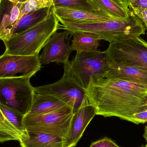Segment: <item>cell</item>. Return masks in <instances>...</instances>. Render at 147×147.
Listing matches in <instances>:
<instances>
[{"label":"cell","mask_w":147,"mask_h":147,"mask_svg":"<svg viewBox=\"0 0 147 147\" xmlns=\"http://www.w3.org/2000/svg\"><path fill=\"white\" fill-rule=\"evenodd\" d=\"M70 61L64 64V73L55 83L35 87V93L54 96L73 109H78L85 97L83 87L79 83L71 71Z\"/></svg>","instance_id":"7"},{"label":"cell","mask_w":147,"mask_h":147,"mask_svg":"<svg viewBox=\"0 0 147 147\" xmlns=\"http://www.w3.org/2000/svg\"><path fill=\"white\" fill-rule=\"evenodd\" d=\"M130 8L135 16L143 22L147 28V9L141 7H130Z\"/></svg>","instance_id":"25"},{"label":"cell","mask_w":147,"mask_h":147,"mask_svg":"<svg viewBox=\"0 0 147 147\" xmlns=\"http://www.w3.org/2000/svg\"><path fill=\"white\" fill-rule=\"evenodd\" d=\"M105 52L110 62L147 70V42L140 36L129 37L110 43Z\"/></svg>","instance_id":"6"},{"label":"cell","mask_w":147,"mask_h":147,"mask_svg":"<svg viewBox=\"0 0 147 147\" xmlns=\"http://www.w3.org/2000/svg\"><path fill=\"white\" fill-rule=\"evenodd\" d=\"M24 5L12 3L8 0H1L0 39L2 41L7 38L9 30L17 23Z\"/></svg>","instance_id":"14"},{"label":"cell","mask_w":147,"mask_h":147,"mask_svg":"<svg viewBox=\"0 0 147 147\" xmlns=\"http://www.w3.org/2000/svg\"><path fill=\"white\" fill-rule=\"evenodd\" d=\"M54 8L59 19L68 21L102 22L113 19L102 13L81 9L69 7H54Z\"/></svg>","instance_id":"13"},{"label":"cell","mask_w":147,"mask_h":147,"mask_svg":"<svg viewBox=\"0 0 147 147\" xmlns=\"http://www.w3.org/2000/svg\"><path fill=\"white\" fill-rule=\"evenodd\" d=\"M96 115V109L90 103L85 96L81 106L72 116L69 134L65 140L64 147L77 146L85 129Z\"/></svg>","instance_id":"11"},{"label":"cell","mask_w":147,"mask_h":147,"mask_svg":"<svg viewBox=\"0 0 147 147\" xmlns=\"http://www.w3.org/2000/svg\"><path fill=\"white\" fill-rule=\"evenodd\" d=\"M63 29L71 33L84 32L96 34L100 40L110 43L125 38L140 36L146 32L142 22L131 9L129 18L125 20L112 19L102 22L68 21L59 19Z\"/></svg>","instance_id":"2"},{"label":"cell","mask_w":147,"mask_h":147,"mask_svg":"<svg viewBox=\"0 0 147 147\" xmlns=\"http://www.w3.org/2000/svg\"><path fill=\"white\" fill-rule=\"evenodd\" d=\"M140 147H147V145H143V146H142Z\"/></svg>","instance_id":"29"},{"label":"cell","mask_w":147,"mask_h":147,"mask_svg":"<svg viewBox=\"0 0 147 147\" xmlns=\"http://www.w3.org/2000/svg\"><path fill=\"white\" fill-rule=\"evenodd\" d=\"M52 7L37 9L22 16L10 29L7 37L3 41L8 38L11 35L20 33L41 22L46 18Z\"/></svg>","instance_id":"18"},{"label":"cell","mask_w":147,"mask_h":147,"mask_svg":"<svg viewBox=\"0 0 147 147\" xmlns=\"http://www.w3.org/2000/svg\"><path fill=\"white\" fill-rule=\"evenodd\" d=\"M85 92L97 115L104 117L133 123L135 116L147 108V87L117 78L92 76Z\"/></svg>","instance_id":"1"},{"label":"cell","mask_w":147,"mask_h":147,"mask_svg":"<svg viewBox=\"0 0 147 147\" xmlns=\"http://www.w3.org/2000/svg\"><path fill=\"white\" fill-rule=\"evenodd\" d=\"M54 7H69L95 11L87 3L86 0H54Z\"/></svg>","instance_id":"23"},{"label":"cell","mask_w":147,"mask_h":147,"mask_svg":"<svg viewBox=\"0 0 147 147\" xmlns=\"http://www.w3.org/2000/svg\"><path fill=\"white\" fill-rule=\"evenodd\" d=\"M89 147H121L117 145L114 141L108 137L98 140L92 142Z\"/></svg>","instance_id":"24"},{"label":"cell","mask_w":147,"mask_h":147,"mask_svg":"<svg viewBox=\"0 0 147 147\" xmlns=\"http://www.w3.org/2000/svg\"><path fill=\"white\" fill-rule=\"evenodd\" d=\"M54 0H28L24 3L18 21L22 16L32 11L44 8L54 7Z\"/></svg>","instance_id":"22"},{"label":"cell","mask_w":147,"mask_h":147,"mask_svg":"<svg viewBox=\"0 0 147 147\" xmlns=\"http://www.w3.org/2000/svg\"><path fill=\"white\" fill-rule=\"evenodd\" d=\"M39 56H20L3 53L0 57V79L29 78L39 71Z\"/></svg>","instance_id":"9"},{"label":"cell","mask_w":147,"mask_h":147,"mask_svg":"<svg viewBox=\"0 0 147 147\" xmlns=\"http://www.w3.org/2000/svg\"><path fill=\"white\" fill-rule=\"evenodd\" d=\"M59 20L51 9L46 18L34 26L3 40L4 54L20 56H39L47 40L60 26Z\"/></svg>","instance_id":"3"},{"label":"cell","mask_w":147,"mask_h":147,"mask_svg":"<svg viewBox=\"0 0 147 147\" xmlns=\"http://www.w3.org/2000/svg\"><path fill=\"white\" fill-rule=\"evenodd\" d=\"M25 137L17 128L0 114V142L1 143L9 141H18L20 142Z\"/></svg>","instance_id":"20"},{"label":"cell","mask_w":147,"mask_h":147,"mask_svg":"<svg viewBox=\"0 0 147 147\" xmlns=\"http://www.w3.org/2000/svg\"><path fill=\"white\" fill-rule=\"evenodd\" d=\"M143 136H144V138L146 141V145H147V125L145 127V132H144Z\"/></svg>","instance_id":"28"},{"label":"cell","mask_w":147,"mask_h":147,"mask_svg":"<svg viewBox=\"0 0 147 147\" xmlns=\"http://www.w3.org/2000/svg\"><path fill=\"white\" fill-rule=\"evenodd\" d=\"M73 115L72 108L66 105L44 114H27L24 116L23 123L28 132L44 133L65 140L69 134Z\"/></svg>","instance_id":"4"},{"label":"cell","mask_w":147,"mask_h":147,"mask_svg":"<svg viewBox=\"0 0 147 147\" xmlns=\"http://www.w3.org/2000/svg\"><path fill=\"white\" fill-rule=\"evenodd\" d=\"M122 1L123 2H124V1H125V0H122ZM123 3H124V2H123Z\"/></svg>","instance_id":"31"},{"label":"cell","mask_w":147,"mask_h":147,"mask_svg":"<svg viewBox=\"0 0 147 147\" xmlns=\"http://www.w3.org/2000/svg\"><path fill=\"white\" fill-rule=\"evenodd\" d=\"M12 3H19L21 4H24L28 0H8Z\"/></svg>","instance_id":"27"},{"label":"cell","mask_w":147,"mask_h":147,"mask_svg":"<svg viewBox=\"0 0 147 147\" xmlns=\"http://www.w3.org/2000/svg\"><path fill=\"white\" fill-rule=\"evenodd\" d=\"M106 77L117 78L147 87V70L110 62Z\"/></svg>","instance_id":"12"},{"label":"cell","mask_w":147,"mask_h":147,"mask_svg":"<svg viewBox=\"0 0 147 147\" xmlns=\"http://www.w3.org/2000/svg\"><path fill=\"white\" fill-rule=\"evenodd\" d=\"M109 63L105 51L96 50L77 53L70 64L72 74L85 90L91 76H104Z\"/></svg>","instance_id":"8"},{"label":"cell","mask_w":147,"mask_h":147,"mask_svg":"<svg viewBox=\"0 0 147 147\" xmlns=\"http://www.w3.org/2000/svg\"><path fill=\"white\" fill-rule=\"evenodd\" d=\"M0 111L1 113H2L5 117L17 128L25 137L28 135V132L23 123L24 117L23 115L1 103H0Z\"/></svg>","instance_id":"21"},{"label":"cell","mask_w":147,"mask_h":147,"mask_svg":"<svg viewBox=\"0 0 147 147\" xmlns=\"http://www.w3.org/2000/svg\"><path fill=\"white\" fill-rule=\"evenodd\" d=\"M146 106H147V98H146Z\"/></svg>","instance_id":"30"},{"label":"cell","mask_w":147,"mask_h":147,"mask_svg":"<svg viewBox=\"0 0 147 147\" xmlns=\"http://www.w3.org/2000/svg\"><path fill=\"white\" fill-rule=\"evenodd\" d=\"M123 2L130 7H141L147 9V0H125Z\"/></svg>","instance_id":"26"},{"label":"cell","mask_w":147,"mask_h":147,"mask_svg":"<svg viewBox=\"0 0 147 147\" xmlns=\"http://www.w3.org/2000/svg\"><path fill=\"white\" fill-rule=\"evenodd\" d=\"M66 105H67L54 96L35 93L33 102L27 114H44L53 111Z\"/></svg>","instance_id":"17"},{"label":"cell","mask_w":147,"mask_h":147,"mask_svg":"<svg viewBox=\"0 0 147 147\" xmlns=\"http://www.w3.org/2000/svg\"><path fill=\"white\" fill-rule=\"evenodd\" d=\"M70 34H71L70 32L65 30L61 32H56L50 38L39 56L41 64L53 62L64 64L70 61L69 57L72 51L70 45Z\"/></svg>","instance_id":"10"},{"label":"cell","mask_w":147,"mask_h":147,"mask_svg":"<svg viewBox=\"0 0 147 147\" xmlns=\"http://www.w3.org/2000/svg\"><path fill=\"white\" fill-rule=\"evenodd\" d=\"M28 135L20 142L21 147H64L65 140L51 135L28 132Z\"/></svg>","instance_id":"16"},{"label":"cell","mask_w":147,"mask_h":147,"mask_svg":"<svg viewBox=\"0 0 147 147\" xmlns=\"http://www.w3.org/2000/svg\"><path fill=\"white\" fill-rule=\"evenodd\" d=\"M73 39L70 45L72 51L77 53L98 50L100 40L96 34L88 32H78L72 33Z\"/></svg>","instance_id":"19"},{"label":"cell","mask_w":147,"mask_h":147,"mask_svg":"<svg viewBox=\"0 0 147 147\" xmlns=\"http://www.w3.org/2000/svg\"><path fill=\"white\" fill-rule=\"evenodd\" d=\"M29 78L0 79V103L23 115L29 112L35 94Z\"/></svg>","instance_id":"5"},{"label":"cell","mask_w":147,"mask_h":147,"mask_svg":"<svg viewBox=\"0 0 147 147\" xmlns=\"http://www.w3.org/2000/svg\"><path fill=\"white\" fill-rule=\"evenodd\" d=\"M96 12L114 19L125 20L129 17L130 9L122 0H86Z\"/></svg>","instance_id":"15"}]
</instances>
